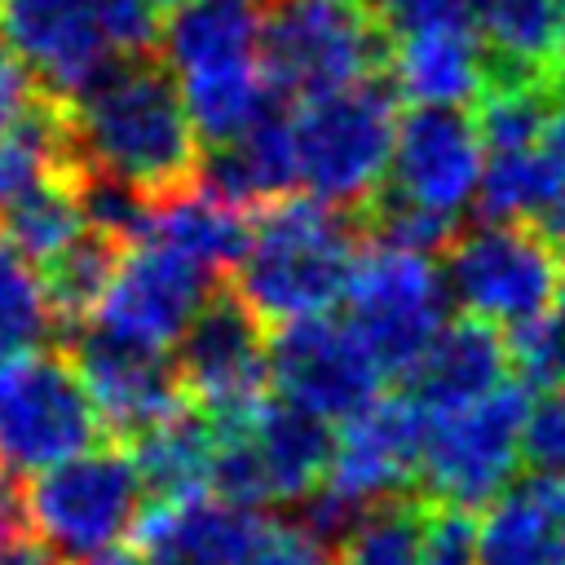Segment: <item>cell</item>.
Returning a JSON list of instances; mask_svg holds the SVG:
<instances>
[{"mask_svg": "<svg viewBox=\"0 0 565 565\" xmlns=\"http://www.w3.org/2000/svg\"><path fill=\"white\" fill-rule=\"evenodd\" d=\"M71 150L79 168L115 172L150 199L181 194L199 181L203 137L163 57L137 53L106 66L66 102Z\"/></svg>", "mask_w": 565, "mask_h": 565, "instance_id": "cell-1", "label": "cell"}, {"mask_svg": "<svg viewBox=\"0 0 565 565\" xmlns=\"http://www.w3.org/2000/svg\"><path fill=\"white\" fill-rule=\"evenodd\" d=\"M358 212L322 203L313 194H287L265 203L252 221V243L238 260L234 291L256 309L260 322L287 327L322 318L344 300L358 265Z\"/></svg>", "mask_w": 565, "mask_h": 565, "instance_id": "cell-2", "label": "cell"}, {"mask_svg": "<svg viewBox=\"0 0 565 565\" xmlns=\"http://www.w3.org/2000/svg\"><path fill=\"white\" fill-rule=\"evenodd\" d=\"M269 0H185L168 13L159 44L203 146L238 137L269 97L265 84Z\"/></svg>", "mask_w": 565, "mask_h": 565, "instance_id": "cell-3", "label": "cell"}, {"mask_svg": "<svg viewBox=\"0 0 565 565\" xmlns=\"http://www.w3.org/2000/svg\"><path fill=\"white\" fill-rule=\"evenodd\" d=\"M4 26L31 75L62 102L119 57L154 53V0H0Z\"/></svg>", "mask_w": 565, "mask_h": 565, "instance_id": "cell-4", "label": "cell"}, {"mask_svg": "<svg viewBox=\"0 0 565 565\" xmlns=\"http://www.w3.org/2000/svg\"><path fill=\"white\" fill-rule=\"evenodd\" d=\"M397 97L393 75H371L296 106V163L313 199L358 212L388 181Z\"/></svg>", "mask_w": 565, "mask_h": 565, "instance_id": "cell-5", "label": "cell"}, {"mask_svg": "<svg viewBox=\"0 0 565 565\" xmlns=\"http://www.w3.org/2000/svg\"><path fill=\"white\" fill-rule=\"evenodd\" d=\"M260 62L274 93L309 102L388 75L393 35L366 0H269Z\"/></svg>", "mask_w": 565, "mask_h": 565, "instance_id": "cell-6", "label": "cell"}, {"mask_svg": "<svg viewBox=\"0 0 565 565\" xmlns=\"http://www.w3.org/2000/svg\"><path fill=\"white\" fill-rule=\"evenodd\" d=\"M26 530L66 565L93 561L137 534L146 516V481L128 446L102 441L26 481Z\"/></svg>", "mask_w": 565, "mask_h": 565, "instance_id": "cell-7", "label": "cell"}, {"mask_svg": "<svg viewBox=\"0 0 565 565\" xmlns=\"http://www.w3.org/2000/svg\"><path fill=\"white\" fill-rule=\"evenodd\" d=\"M530 406V388L512 380L477 406L433 415L419 459L424 499L463 512L499 503L516 486V463L525 459Z\"/></svg>", "mask_w": 565, "mask_h": 565, "instance_id": "cell-8", "label": "cell"}, {"mask_svg": "<svg viewBox=\"0 0 565 565\" xmlns=\"http://www.w3.org/2000/svg\"><path fill=\"white\" fill-rule=\"evenodd\" d=\"M441 274L468 318L512 331L556 309L565 256L534 225L481 221L450 243Z\"/></svg>", "mask_w": 565, "mask_h": 565, "instance_id": "cell-9", "label": "cell"}, {"mask_svg": "<svg viewBox=\"0 0 565 565\" xmlns=\"http://www.w3.org/2000/svg\"><path fill=\"white\" fill-rule=\"evenodd\" d=\"M172 362L194 411L216 428H247L260 415L269 388V335L234 287H221L199 305Z\"/></svg>", "mask_w": 565, "mask_h": 565, "instance_id": "cell-10", "label": "cell"}, {"mask_svg": "<svg viewBox=\"0 0 565 565\" xmlns=\"http://www.w3.org/2000/svg\"><path fill=\"white\" fill-rule=\"evenodd\" d=\"M446 300L450 287L433 256L375 243L353 265L344 322L358 331L384 375H411V366L446 327Z\"/></svg>", "mask_w": 565, "mask_h": 565, "instance_id": "cell-11", "label": "cell"}, {"mask_svg": "<svg viewBox=\"0 0 565 565\" xmlns=\"http://www.w3.org/2000/svg\"><path fill=\"white\" fill-rule=\"evenodd\" d=\"M106 441V424L75 362L57 349L26 353L0 388V468L44 472Z\"/></svg>", "mask_w": 565, "mask_h": 565, "instance_id": "cell-12", "label": "cell"}, {"mask_svg": "<svg viewBox=\"0 0 565 565\" xmlns=\"http://www.w3.org/2000/svg\"><path fill=\"white\" fill-rule=\"evenodd\" d=\"M269 384L282 402L349 424L380 402L384 371L344 318H300L269 335Z\"/></svg>", "mask_w": 565, "mask_h": 565, "instance_id": "cell-13", "label": "cell"}, {"mask_svg": "<svg viewBox=\"0 0 565 565\" xmlns=\"http://www.w3.org/2000/svg\"><path fill=\"white\" fill-rule=\"evenodd\" d=\"M62 353L75 362L79 380L88 384L97 415L110 433V441L132 446L150 428L168 424L185 411L190 393L177 375V362L163 349H146L132 340H119L97 327H79Z\"/></svg>", "mask_w": 565, "mask_h": 565, "instance_id": "cell-14", "label": "cell"}, {"mask_svg": "<svg viewBox=\"0 0 565 565\" xmlns=\"http://www.w3.org/2000/svg\"><path fill=\"white\" fill-rule=\"evenodd\" d=\"M207 287H212V274H203L181 252L146 238L124 252L115 282L106 287L88 327L168 353L185 335L199 305L212 296Z\"/></svg>", "mask_w": 565, "mask_h": 565, "instance_id": "cell-15", "label": "cell"}, {"mask_svg": "<svg viewBox=\"0 0 565 565\" xmlns=\"http://www.w3.org/2000/svg\"><path fill=\"white\" fill-rule=\"evenodd\" d=\"M481 177L486 146L472 115H463L459 106H415L402 115L384 185L455 221L468 203H477Z\"/></svg>", "mask_w": 565, "mask_h": 565, "instance_id": "cell-16", "label": "cell"}, {"mask_svg": "<svg viewBox=\"0 0 565 565\" xmlns=\"http://www.w3.org/2000/svg\"><path fill=\"white\" fill-rule=\"evenodd\" d=\"M428 411L406 397H380L335 433V459L322 486H331L353 508H371L419 486V459L428 437Z\"/></svg>", "mask_w": 565, "mask_h": 565, "instance_id": "cell-17", "label": "cell"}, {"mask_svg": "<svg viewBox=\"0 0 565 565\" xmlns=\"http://www.w3.org/2000/svg\"><path fill=\"white\" fill-rule=\"evenodd\" d=\"M207 194L234 203V207H265L278 203L287 194H296L300 185V163H296V110L282 93L269 88L265 106L256 110V119L221 141L203 150V168L199 181Z\"/></svg>", "mask_w": 565, "mask_h": 565, "instance_id": "cell-18", "label": "cell"}, {"mask_svg": "<svg viewBox=\"0 0 565 565\" xmlns=\"http://www.w3.org/2000/svg\"><path fill=\"white\" fill-rule=\"evenodd\" d=\"M269 516L230 508L216 494L150 503L132 543L146 565H247Z\"/></svg>", "mask_w": 565, "mask_h": 565, "instance_id": "cell-19", "label": "cell"}, {"mask_svg": "<svg viewBox=\"0 0 565 565\" xmlns=\"http://www.w3.org/2000/svg\"><path fill=\"white\" fill-rule=\"evenodd\" d=\"M512 371L508 335L481 318H455L437 331V340L424 349V358L411 366L406 388L428 415H450L463 406L486 402L499 393Z\"/></svg>", "mask_w": 565, "mask_h": 565, "instance_id": "cell-20", "label": "cell"}, {"mask_svg": "<svg viewBox=\"0 0 565 565\" xmlns=\"http://www.w3.org/2000/svg\"><path fill=\"white\" fill-rule=\"evenodd\" d=\"M481 565H565V481L530 472L481 521Z\"/></svg>", "mask_w": 565, "mask_h": 565, "instance_id": "cell-21", "label": "cell"}, {"mask_svg": "<svg viewBox=\"0 0 565 565\" xmlns=\"http://www.w3.org/2000/svg\"><path fill=\"white\" fill-rule=\"evenodd\" d=\"M388 75L415 106H463L486 88V44L481 26H446L393 40Z\"/></svg>", "mask_w": 565, "mask_h": 565, "instance_id": "cell-22", "label": "cell"}, {"mask_svg": "<svg viewBox=\"0 0 565 565\" xmlns=\"http://www.w3.org/2000/svg\"><path fill=\"white\" fill-rule=\"evenodd\" d=\"M252 437L265 459L274 503H300L327 481L331 459H335L331 419L278 397L260 406V415L252 419Z\"/></svg>", "mask_w": 565, "mask_h": 565, "instance_id": "cell-23", "label": "cell"}, {"mask_svg": "<svg viewBox=\"0 0 565 565\" xmlns=\"http://www.w3.org/2000/svg\"><path fill=\"white\" fill-rule=\"evenodd\" d=\"M150 238L172 247V252H181L203 274L225 278V274L238 269V260H243V252L252 243V221H247L243 207L207 194L203 185H190L181 194L159 199Z\"/></svg>", "mask_w": 565, "mask_h": 565, "instance_id": "cell-24", "label": "cell"}, {"mask_svg": "<svg viewBox=\"0 0 565 565\" xmlns=\"http://www.w3.org/2000/svg\"><path fill=\"white\" fill-rule=\"evenodd\" d=\"M128 450H132V459L141 468V481L154 494V503L212 494L216 424L203 411H190L185 406L168 424H159L146 437H137Z\"/></svg>", "mask_w": 565, "mask_h": 565, "instance_id": "cell-25", "label": "cell"}, {"mask_svg": "<svg viewBox=\"0 0 565 565\" xmlns=\"http://www.w3.org/2000/svg\"><path fill=\"white\" fill-rule=\"evenodd\" d=\"M561 18H565V0H486L477 13L486 44V75L556 79Z\"/></svg>", "mask_w": 565, "mask_h": 565, "instance_id": "cell-26", "label": "cell"}, {"mask_svg": "<svg viewBox=\"0 0 565 565\" xmlns=\"http://www.w3.org/2000/svg\"><path fill=\"white\" fill-rule=\"evenodd\" d=\"M561 102H565V93H561L556 79L486 75V88L472 102V119H477L486 154H508V150L543 146Z\"/></svg>", "mask_w": 565, "mask_h": 565, "instance_id": "cell-27", "label": "cell"}, {"mask_svg": "<svg viewBox=\"0 0 565 565\" xmlns=\"http://www.w3.org/2000/svg\"><path fill=\"white\" fill-rule=\"evenodd\" d=\"M565 185V159L543 141L530 150L486 154V177L477 190L481 221H512V225H539L552 199Z\"/></svg>", "mask_w": 565, "mask_h": 565, "instance_id": "cell-28", "label": "cell"}, {"mask_svg": "<svg viewBox=\"0 0 565 565\" xmlns=\"http://www.w3.org/2000/svg\"><path fill=\"white\" fill-rule=\"evenodd\" d=\"M84 230L88 221L75 194V172H49L0 212V238H9L31 265H49Z\"/></svg>", "mask_w": 565, "mask_h": 565, "instance_id": "cell-29", "label": "cell"}, {"mask_svg": "<svg viewBox=\"0 0 565 565\" xmlns=\"http://www.w3.org/2000/svg\"><path fill=\"white\" fill-rule=\"evenodd\" d=\"M124 252L128 247H119L115 238L84 230L71 247H62L49 265H40L49 300H53V313H57V327H62V344L79 327H88V318L97 313L106 287L115 282V269H119Z\"/></svg>", "mask_w": 565, "mask_h": 565, "instance_id": "cell-30", "label": "cell"}, {"mask_svg": "<svg viewBox=\"0 0 565 565\" xmlns=\"http://www.w3.org/2000/svg\"><path fill=\"white\" fill-rule=\"evenodd\" d=\"M428 512L433 503L415 490L371 503L335 543V565H424Z\"/></svg>", "mask_w": 565, "mask_h": 565, "instance_id": "cell-31", "label": "cell"}, {"mask_svg": "<svg viewBox=\"0 0 565 565\" xmlns=\"http://www.w3.org/2000/svg\"><path fill=\"white\" fill-rule=\"evenodd\" d=\"M57 313L40 265H31L9 238H0V344L13 353H40L57 340Z\"/></svg>", "mask_w": 565, "mask_h": 565, "instance_id": "cell-32", "label": "cell"}, {"mask_svg": "<svg viewBox=\"0 0 565 565\" xmlns=\"http://www.w3.org/2000/svg\"><path fill=\"white\" fill-rule=\"evenodd\" d=\"M358 225H362V238H371L380 247H397V252H419V256L450 252V243L459 238L450 216H441L424 203H411L393 185H380L358 207Z\"/></svg>", "mask_w": 565, "mask_h": 565, "instance_id": "cell-33", "label": "cell"}, {"mask_svg": "<svg viewBox=\"0 0 565 565\" xmlns=\"http://www.w3.org/2000/svg\"><path fill=\"white\" fill-rule=\"evenodd\" d=\"M75 194H79V207H84V221L93 234H106L119 247H137L150 238L159 199H150L141 185H132L115 172H102V168H79Z\"/></svg>", "mask_w": 565, "mask_h": 565, "instance_id": "cell-34", "label": "cell"}, {"mask_svg": "<svg viewBox=\"0 0 565 565\" xmlns=\"http://www.w3.org/2000/svg\"><path fill=\"white\" fill-rule=\"evenodd\" d=\"M57 110H62V97H53L31 75V66L18 57L4 13H0V132H26V128L53 119Z\"/></svg>", "mask_w": 565, "mask_h": 565, "instance_id": "cell-35", "label": "cell"}, {"mask_svg": "<svg viewBox=\"0 0 565 565\" xmlns=\"http://www.w3.org/2000/svg\"><path fill=\"white\" fill-rule=\"evenodd\" d=\"M508 353H512V371L525 388H556L565 384V313L552 309L525 327L508 331Z\"/></svg>", "mask_w": 565, "mask_h": 565, "instance_id": "cell-36", "label": "cell"}, {"mask_svg": "<svg viewBox=\"0 0 565 565\" xmlns=\"http://www.w3.org/2000/svg\"><path fill=\"white\" fill-rule=\"evenodd\" d=\"M525 463L543 477L565 481V384L534 397L525 419Z\"/></svg>", "mask_w": 565, "mask_h": 565, "instance_id": "cell-37", "label": "cell"}, {"mask_svg": "<svg viewBox=\"0 0 565 565\" xmlns=\"http://www.w3.org/2000/svg\"><path fill=\"white\" fill-rule=\"evenodd\" d=\"M424 565H481V525L463 508L433 503L424 534Z\"/></svg>", "mask_w": 565, "mask_h": 565, "instance_id": "cell-38", "label": "cell"}, {"mask_svg": "<svg viewBox=\"0 0 565 565\" xmlns=\"http://www.w3.org/2000/svg\"><path fill=\"white\" fill-rule=\"evenodd\" d=\"M375 13H380V22L393 40L424 35V31H446V26H481L477 9L468 0H380Z\"/></svg>", "mask_w": 565, "mask_h": 565, "instance_id": "cell-39", "label": "cell"}, {"mask_svg": "<svg viewBox=\"0 0 565 565\" xmlns=\"http://www.w3.org/2000/svg\"><path fill=\"white\" fill-rule=\"evenodd\" d=\"M247 565H335V556L305 525H296V521H269L265 534L256 539Z\"/></svg>", "mask_w": 565, "mask_h": 565, "instance_id": "cell-40", "label": "cell"}, {"mask_svg": "<svg viewBox=\"0 0 565 565\" xmlns=\"http://www.w3.org/2000/svg\"><path fill=\"white\" fill-rule=\"evenodd\" d=\"M0 565H66L53 547H44L35 534H9L0 539Z\"/></svg>", "mask_w": 565, "mask_h": 565, "instance_id": "cell-41", "label": "cell"}, {"mask_svg": "<svg viewBox=\"0 0 565 565\" xmlns=\"http://www.w3.org/2000/svg\"><path fill=\"white\" fill-rule=\"evenodd\" d=\"M534 230H543V238L565 256V185H561V194L552 199V207L543 212V221H539Z\"/></svg>", "mask_w": 565, "mask_h": 565, "instance_id": "cell-42", "label": "cell"}, {"mask_svg": "<svg viewBox=\"0 0 565 565\" xmlns=\"http://www.w3.org/2000/svg\"><path fill=\"white\" fill-rule=\"evenodd\" d=\"M84 565H146V556L141 552H128V547H110V552H102V556H93Z\"/></svg>", "mask_w": 565, "mask_h": 565, "instance_id": "cell-43", "label": "cell"}, {"mask_svg": "<svg viewBox=\"0 0 565 565\" xmlns=\"http://www.w3.org/2000/svg\"><path fill=\"white\" fill-rule=\"evenodd\" d=\"M547 146L565 159V102H561V110H556V119H552V128H547Z\"/></svg>", "mask_w": 565, "mask_h": 565, "instance_id": "cell-44", "label": "cell"}, {"mask_svg": "<svg viewBox=\"0 0 565 565\" xmlns=\"http://www.w3.org/2000/svg\"><path fill=\"white\" fill-rule=\"evenodd\" d=\"M22 358H26V353H13V349H4V344H0V388L9 384V375H13V366H18Z\"/></svg>", "mask_w": 565, "mask_h": 565, "instance_id": "cell-45", "label": "cell"}, {"mask_svg": "<svg viewBox=\"0 0 565 565\" xmlns=\"http://www.w3.org/2000/svg\"><path fill=\"white\" fill-rule=\"evenodd\" d=\"M556 84L565 93V18H561V49H556Z\"/></svg>", "mask_w": 565, "mask_h": 565, "instance_id": "cell-46", "label": "cell"}, {"mask_svg": "<svg viewBox=\"0 0 565 565\" xmlns=\"http://www.w3.org/2000/svg\"><path fill=\"white\" fill-rule=\"evenodd\" d=\"M159 4H163V9H177V4H185V0H154V9H159Z\"/></svg>", "mask_w": 565, "mask_h": 565, "instance_id": "cell-47", "label": "cell"}, {"mask_svg": "<svg viewBox=\"0 0 565 565\" xmlns=\"http://www.w3.org/2000/svg\"><path fill=\"white\" fill-rule=\"evenodd\" d=\"M468 4H472V9H477V13H481V4H486V0H468Z\"/></svg>", "mask_w": 565, "mask_h": 565, "instance_id": "cell-48", "label": "cell"}, {"mask_svg": "<svg viewBox=\"0 0 565 565\" xmlns=\"http://www.w3.org/2000/svg\"><path fill=\"white\" fill-rule=\"evenodd\" d=\"M366 4H371V9H375V4H380V0H366Z\"/></svg>", "mask_w": 565, "mask_h": 565, "instance_id": "cell-49", "label": "cell"}]
</instances>
